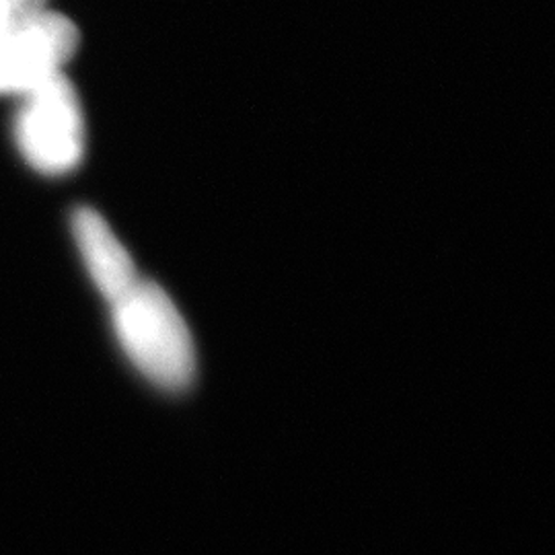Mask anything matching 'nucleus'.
Returning a JSON list of instances; mask_svg holds the SVG:
<instances>
[{
    "instance_id": "1",
    "label": "nucleus",
    "mask_w": 555,
    "mask_h": 555,
    "mask_svg": "<svg viewBox=\"0 0 555 555\" xmlns=\"http://www.w3.org/2000/svg\"><path fill=\"white\" fill-rule=\"evenodd\" d=\"M112 323L128 360L153 385L181 391L196 377L194 337L173 298L140 278L116 302Z\"/></svg>"
},
{
    "instance_id": "2",
    "label": "nucleus",
    "mask_w": 555,
    "mask_h": 555,
    "mask_svg": "<svg viewBox=\"0 0 555 555\" xmlns=\"http://www.w3.org/2000/svg\"><path fill=\"white\" fill-rule=\"evenodd\" d=\"M23 159L43 176H66L85 155V116L79 95L64 75L23 95L15 119Z\"/></svg>"
},
{
    "instance_id": "3",
    "label": "nucleus",
    "mask_w": 555,
    "mask_h": 555,
    "mask_svg": "<svg viewBox=\"0 0 555 555\" xmlns=\"http://www.w3.org/2000/svg\"><path fill=\"white\" fill-rule=\"evenodd\" d=\"M79 29L59 13L13 21L0 34V95H27L54 77L79 50Z\"/></svg>"
},
{
    "instance_id": "4",
    "label": "nucleus",
    "mask_w": 555,
    "mask_h": 555,
    "mask_svg": "<svg viewBox=\"0 0 555 555\" xmlns=\"http://www.w3.org/2000/svg\"><path fill=\"white\" fill-rule=\"evenodd\" d=\"M70 224L87 274L101 297L109 305L116 302L140 280L130 251L109 222L93 208H77Z\"/></svg>"
},
{
    "instance_id": "5",
    "label": "nucleus",
    "mask_w": 555,
    "mask_h": 555,
    "mask_svg": "<svg viewBox=\"0 0 555 555\" xmlns=\"http://www.w3.org/2000/svg\"><path fill=\"white\" fill-rule=\"evenodd\" d=\"M2 4L7 7V11L11 13L13 21L25 20V17H31L36 13L46 11L43 4L46 0H2Z\"/></svg>"
},
{
    "instance_id": "6",
    "label": "nucleus",
    "mask_w": 555,
    "mask_h": 555,
    "mask_svg": "<svg viewBox=\"0 0 555 555\" xmlns=\"http://www.w3.org/2000/svg\"><path fill=\"white\" fill-rule=\"evenodd\" d=\"M11 23H13V17H11V13L7 11V7H4L2 0H0V34H2Z\"/></svg>"
}]
</instances>
